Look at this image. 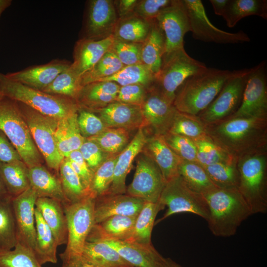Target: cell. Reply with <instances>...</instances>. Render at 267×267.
Here are the masks:
<instances>
[{
    "label": "cell",
    "instance_id": "obj_10",
    "mask_svg": "<svg viewBox=\"0 0 267 267\" xmlns=\"http://www.w3.org/2000/svg\"><path fill=\"white\" fill-rule=\"evenodd\" d=\"M95 198L89 195L78 202L63 204L68 239L64 251L60 255H81L88 236L95 224Z\"/></svg>",
    "mask_w": 267,
    "mask_h": 267
},
{
    "label": "cell",
    "instance_id": "obj_2",
    "mask_svg": "<svg viewBox=\"0 0 267 267\" xmlns=\"http://www.w3.org/2000/svg\"><path fill=\"white\" fill-rule=\"evenodd\" d=\"M203 196L209 208L208 227L216 236L234 235L242 222L252 215L238 189L216 188Z\"/></svg>",
    "mask_w": 267,
    "mask_h": 267
},
{
    "label": "cell",
    "instance_id": "obj_50",
    "mask_svg": "<svg viewBox=\"0 0 267 267\" xmlns=\"http://www.w3.org/2000/svg\"><path fill=\"white\" fill-rule=\"evenodd\" d=\"M163 135L168 146L179 158L197 163V149L193 140L170 132Z\"/></svg>",
    "mask_w": 267,
    "mask_h": 267
},
{
    "label": "cell",
    "instance_id": "obj_58",
    "mask_svg": "<svg viewBox=\"0 0 267 267\" xmlns=\"http://www.w3.org/2000/svg\"><path fill=\"white\" fill-rule=\"evenodd\" d=\"M62 261L61 267H96L82 255H59Z\"/></svg>",
    "mask_w": 267,
    "mask_h": 267
},
{
    "label": "cell",
    "instance_id": "obj_4",
    "mask_svg": "<svg viewBox=\"0 0 267 267\" xmlns=\"http://www.w3.org/2000/svg\"><path fill=\"white\" fill-rule=\"evenodd\" d=\"M0 93L57 120L76 113L79 109L74 99L32 88L8 79L0 72Z\"/></svg>",
    "mask_w": 267,
    "mask_h": 267
},
{
    "label": "cell",
    "instance_id": "obj_62",
    "mask_svg": "<svg viewBox=\"0 0 267 267\" xmlns=\"http://www.w3.org/2000/svg\"><path fill=\"white\" fill-rule=\"evenodd\" d=\"M11 3V0H0V17L3 12L10 6Z\"/></svg>",
    "mask_w": 267,
    "mask_h": 267
},
{
    "label": "cell",
    "instance_id": "obj_7",
    "mask_svg": "<svg viewBox=\"0 0 267 267\" xmlns=\"http://www.w3.org/2000/svg\"><path fill=\"white\" fill-rule=\"evenodd\" d=\"M206 65L190 56L184 47L165 53L154 86L173 103L176 92L190 76L206 69Z\"/></svg>",
    "mask_w": 267,
    "mask_h": 267
},
{
    "label": "cell",
    "instance_id": "obj_1",
    "mask_svg": "<svg viewBox=\"0 0 267 267\" xmlns=\"http://www.w3.org/2000/svg\"><path fill=\"white\" fill-rule=\"evenodd\" d=\"M206 127L213 141L237 159L267 150V119L229 117Z\"/></svg>",
    "mask_w": 267,
    "mask_h": 267
},
{
    "label": "cell",
    "instance_id": "obj_55",
    "mask_svg": "<svg viewBox=\"0 0 267 267\" xmlns=\"http://www.w3.org/2000/svg\"><path fill=\"white\" fill-rule=\"evenodd\" d=\"M79 150L93 173L107 158L98 145L89 139L85 138Z\"/></svg>",
    "mask_w": 267,
    "mask_h": 267
},
{
    "label": "cell",
    "instance_id": "obj_45",
    "mask_svg": "<svg viewBox=\"0 0 267 267\" xmlns=\"http://www.w3.org/2000/svg\"><path fill=\"white\" fill-rule=\"evenodd\" d=\"M237 161L202 166L215 185L221 189H238Z\"/></svg>",
    "mask_w": 267,
    "mask_h": 267
},
{
    "label": "cell",
    "instance_id": "obj_47",
    "mask_svg": "<svg viewBox=\"0 0 267 267\" xmlns=\"http://www.w3.org/2000/svg\"><path fill=\"white\" fill-rule=\"evenodd\" d=\"M118 155L108 157L93 173L90 193L95 198L107 194L112 183Z\"/></svg>",
    "mask_w": 267,
    "mask_h": 267
},
{
    "label": "cell",
    "instance_id": "obj_64",
    "mask_svg": "<svg viewBox=\"0 0 267 267\" xmlns=\"http://www.w3.org/2000/svg\"><path fill=\"white\" fill-rule=\"evenodd\" d=\"M3 96V95L1 93H0V98H1V97H2Z\"/></svg>",
    "mask_w": 267,
    "mask_h": 267
},
{
    "label": "cell",
    "instance_id": "obj_41",
    "mask_svg": "<svg viewBox=\"0 0 267 267\" xmlns=\"http://www.w3.org/2000/svg\"><path fill=\"white\" fill-rule=\"evenodd\" d=\"M130 136L127 130L106 128L99 134L87 139L94 142L107 157H110L120 154L126 148L130 142Z\"/></svg>",
    "mask_w": 267,
    "mask_h": 267
},
{
    "label": "cell",
    "instance_id": "obj_34",
    "mask_svg": "<svg viewBox=\"0 0 267 267\" xmlns=\"http://www.w3.org/2000/svg\"><path fill=\"white\" fill-rule=\"evenodd\" d=\"M81 255L96 267H134L116 250L99 241H87Z\"/></svg>",
    "mask_w": 267,
    "mask_h": 267
},
{
    "label": "cell",
    "instance_id": "obj_19",
    "mask_svg": "<svg viewBox=\"0 0 267 267\" xmlns=\"http://www.w3.org/2000/svg\"><path fill=\"white\" fill-rule=\"evenodd\" d=\"M99 241L114 249L134 267H160L164 258L152 244L143 245L110 238L90 231L87 241Z\"/></svg>",
    "mask_w": 267,
    "mask_h": 267
},
{
    "label": "cell",
    "instance_id": "obj_3",
    "mask_svg": "<svg viewBox=\"0 0 267 267\" xmlns=\"http://www.w3.org/2000/svg\"><path fill=\"white\" fill-rule=\"evenodd\" d=\"M234 72L207 67L190 76L178 89L174 106L180 112L198 115L212 103Z\"/></svg>",
    "mask_w": 267,
    "mask_h": 267
},
{
    "label": "cell",
    "instance_id": "obj_43",
    "mask_svg": "<svg viewBox=\"0 0 267 267\" xmlns=\"http://www.w3.org/2000/svg\"><path fill=\"white\" fill-rule=\"evenodd\" d=\"M168 132L195 140L208 135L206 125L197 116L177 110Z\"/></svg>",
    "mask_w": 267,
    "mask_h": 267
},
{
    "label": "cell",
    "instance_id": "obj_56",
    "mask_svg": "<svg viewBox=\"0 0 267 267\" xmlns=\"http://www.w3.org/2000/svg\"><path fill=\"white\" fill-rule=\"evenodd\" d=\"M172 0H138L134 13L147 20L155 19L159 12L169 5Z\"/></svg>",
    "mask_w": 267,
    "mask_h": 267
},
{
    "label": "cell",
    "instance_id": "obj_20",
    "mask_svg": "<svg viewBox=\"0 0 267 267\" xmlns=\"http://www.w3.org/2000/svg\"><path fill=\"white\" fill-rule=\"evenodd\" d=\"M71 62L56 58L45 64L29 66L23 70L8 73L9 79L28 87L43 90L60 74L66 70Z\"/></svg>",
    "mask_w": 267,
    "mask_h": 267
},
{
    "label": "cell",
    "instance_id": "obj_11",
    "mask_svg": "<svg viewBox=\"0 0 267 267\" xmlns=\"http://www.w3.org/2000/svg\"><path fill=\"white\" fill-rule=\"evenodd\" d=\"M251 70L252 68L234 70L212 103L197 115L205 125L224 120L237 110Z\"/></svg>",
    "mask_w": 267,
    "mask_h": 267
},
{
    "label": "cell",
    "instance_id": "obj_32",
    "mask_svg": "<svg viewBox=\"0 0 267 267\" xmlns=\"http://www.w3.org/2000/svg\"><path fill=\"white\" fill-rule=\"evenodd\" d=\"M153 20L144 19L134 13L119 18L113 34L114 40L142 43L150 31Z\"/></svg>",
    "mask_w": 267,
    "mask_h": 267
},
{
    "label": "cell",
    "instance_id": "obj_29",
    "mask_svg": "<svg viewBox=\"0 0 267 267\" xmlns=\"http://www.w3.org/2000/svg\"><path fill=\"white\" fill-rule=\"evenodd\" d=\"M165 52L164 36L154 19L147 37L141 44V62L155 76V78L160 71Z\"/></svg>",
    "mask_w": 267,
    "mask_h": 267
},
{
    "label": "cell",
    "instance_id": "obj_51",
    "mask_svg": "<svg viewBox=\"0 0 267 267\" xmlns=\"http://www.w3.org/2000/svg\"><path fill=\"white\" fill-rule=\"evenodd\" d=\"M142 43H134L114 40L110 48L124 66L141 63Z\"/></svg>",
    "mask_w": 267,
    "mask_h": 267
},
{
    "label": "cell",
    "instance_id": "obj_61",
    "mask_svg": "<svg viewBox=\"0 0 267 267\" xmlns=\"http://www.w3.org/2000/svg\"><path fill=\"white\" fill-rule=\"evenodd\" d=\"M160 267H182L180 265L171 259L163 258L160 265Z\"/></svg>",
    "mask_w": 267,
    "mask_h": 267
},
{
    "label": "cell",
    "instance_id": "obj_12",
    "mask_svg": "<svg viewBox=\"0 0 267 267\" xmlns=\"http://www.w3.org/2000/svg\"><path fill=\"white\" fill-rule=\"evenodd\" d=\"M188 16L193 38L207 43L221 44L249 42V37L243 31L229 33L221 30L209 20L200 0H182Z\"/></svg>",
    "mask_w": 267,
    "mask_h": 267
},
{
    "label": "cell",
    "instance_id": "obj_25",
    "mask_svg": "<svg viewBox=\"0 0 267 267\" xmlns=\"http://www.w3.org/2000/svg\"><path fill=\"white\" fill-rule=\"evenodd\" d=\"M120 86L111 81H97L81 89L76 99L79 108L93 111L116 101Z\"/></svg>",
    "mask_w": 267,
    "mask_h": 267
},
{
    "label": "cell",
    "instance_id": "obj_8",
    "mask_svg": "<svg viewBox=\"0 0 267 267\" xmlns=\"http://www.w3.org/2000/svg\"><path fill=\"white\" fill-rule=\"evenodd\" d=\"M17 102L44 162L49 169L58 173L64 159L58 151L55 138L59 120L45 116L22 103Z\"/></svg>",
    "mask_w": 267,
    "mask_h": 267
},
{
    "label": "cell",
    "instance_id": "obj_48",
    "mask_svg": "<svg viewBox=\"0 0 267 267\" xmlns=\"http://www.w3.org/2000/svg\"><path fill=\"white\" fill-rule=\"evenodd\" d=\"M0 267H42L33 253L17 244L10 250H0Z\"/></svg>",
    "mask_w": 267,
    "mask_h": 267
},
{
    "label": "cell",
    "instance_id": "obj_36",
    "mask_svg": "<svg viewBox=\"0 0 267 267\" xmlns=\"http://www.w3.org/2000/svg\"><path fill=\"white\" fill-rule=\"evenodd\" d=\"M256 15L267 18L266 0H228L222 15L227 27L232 28L242 18Z\"/></svg>",
    "mask_w": 267,
    "mask_h": 267
},
{
    "label": "cell",
    "instance_id": "obj_23",
    "mask_svg": "<svg viewBox=\"0 0 267 267\" xmlns=\"http://www.w3.org/2000/svg\"><path fill=\"white\" fill-rule=\"evenodd\" d=\"M91 112L100 118L106 128L129 131L144 127L140 106L115 101Z\"/></svg>",
    "mask_w": 267,
    "mask_h": 267
},
{
    "label": "cell",
    "instance_id": "obj_28",
    "mask_svg": "<svg viewBox=\"0 0 267 267\" xmlns=\"http://www.w3.org/2000/svg\"><path fill=\"white\" fill-rule=\"evenodd\" d=\"M29 176L30 187L36 192L38 197L54 199L62 204L68 203L58 175H54L41 164L29 168Z\"/></svg>",
    "mask_w": 267,
    "mask_h": 267
},
{
    "label": "cell",
    "instance_id": "obj_31",
    "mask_svg": "<svg viewBox=\"0 0 267 267\" xmlns=\"http://www.w3.org/2000/svg\"><path fill=\"white\" fill-rule=\"evenodd\" d=\"M77 112L58 121L55 138L58 151L64 158L72 152L79 150L85 140L79 128Z\"/></svg>",
    "mask_w": 267,
    "mask_h": 267
},
{
    "label": "cell",
    "instance_id": "obj_54",
    "mask_svg": "<svg viewBox=\"0 0 267 267\" xmlns=\"http://www.w3.org/2000/svg\"><path fill=\"white\" fill-rule=\"evenodd\" d=\"M66 158L79 177L85 189L90 194L89 189L93 173L89 167L80 151L72 152Z\"/></svg>",
    "mask_w": 267,
    "mask_h": 267
},
{
    "label": "cell",
    "instance_id": "obj_53",
    "mask_svg": "<svg viewBox=\"0 0 267 267\" xmlns=\"http://www.w3.org/2000/svg\"><path fill=\"white\" fill-rule=\"evenodd\" d=\"M150 88L140 84L120 86L116 101L141 106Z\"/></svg>",
    "mask_w": 267,
    "mask_h": 267
},
{
    "label": "cell",
    "instance_id": "obj_9",
    "mask_svg": "<svg viewBox=\"0 0 267 267\" xmlns=\"http://www.w3.org/2000/svg\"><path fill=\"white\" fill-rule=\"evenodd\" d=\"M158 201L167 206V210L155 224L182 213L195 214L206 221L209 217L208 206L203 195L190 189L178 174L166 182Z\"/></svg>",
    "mask_w": 267,
    "mask_h": 267
},
{
    "label": "cell",
    "instance_id": "obj_63",
    "mask_svg": "<svg viewBox=\"0 0 267 267\" xmlns=\"http://www.w3.org/2000/svg\"><path fill=\"white\" fill-rule=\"evenodd\" d=\"M5 193H7V192L0 178V195Z\"/></svg>",
    "mask_w": 267,
    "mask_h": 267
},
{
    "label": "cell",
    "instance_id": "obj_38",
    "mask_svg": "<svg viewBox=\"0 0 267 267\" xmlns=\"http://www.w3.org/2000/svg\"><path fill=\"white\" fill-rule=\"evenodd\" d=\"M136 217L116 215L95 224L91 231L110 238L126 240L131 235Z\"/></svg>",
    "mask_w": 267,
    "mask_h": 267
},
{
    "label": "cell",
    "instance_id": "obj_17",
    "mask_svg": "<svg viewBox=\"0 0 267 267\" xmlns=\"http://www.w3.org/2000/svg\"><path fill=\"white\" fill-rule=\"evenodd\" d=\"M38 198L36 192L30 187L12 199L17 243L30 250L33 253L36 241L35 211Z\"/></svg>",
    "mask_w": 267,
    "mask_h": 267
},
{
    "label": "cell",
    "instance_id": "obj_49",
    "mask_svg": "<svg viewBox=\"0 0 267 267\" xmlns=\"http://www.w3.org/2000/svg\"><path fill=\"white\" fill-rule=\"evenodd\" d=\"M69 68L57 76L53 81L42 91L49 94L63 96L76 100L82 88L79 84V79L72 74Z\"/></svg>",
    "mask_w": 267,
    "mask_h": 267
},
{
    "label": "cell",
    "instance_id": "obj_30",
    "mask_svg": "<svg viewBox=\"0 0 267 267\" xmlns=\"http://www.w3.org/2000/svg\"><path fill=\"white\" fill-rule=\"evenodd\" d=\"M35 214L36 234L33 254L42 266L47 263L55 264L58 246L56 238L36 207Z\"/></svg>",
    "mask_w": 267,
    "mask_h": 267
},
{
    "label": "cell",
    "instance_id": "obj_33",
    "mask_svg": "<svg viewBox=\"0 0 267 267\" xmlns=\"http://www.w3.org/2000/svg\"><path fill=\"white\" fill-rule=\"evenodd\" d=\"M0 178L7 193L13 198L30 187L29 168L23 161L0 162Z\"/></svg>",
    "mask_w": 267,
    "mask_h": 267
},
{
    "label": "cell",
    "instance_id": "obj_57",
    "mask_svg": "<svg viewBox=\"0 0 267 267\" xmlns=\"http://www.w3.org/2000/svg\"><path fill=\"white\" fill-rule=\"evenodd\" d=\"M22 161L16 148L0 130V162L9 163Z\"/></svg>",
    "mask_w": 267,
    "mask_h": 267
},
{
    "label": "cell",
    "instance_id": "obj_22",
    "mask_svg": "<svg viewBox=\"0 0 267 267\" xmlns=\"http://www.w3.org/2000/svg\"><path fill=\"white\" fill-rule=\"evenodd\" d=\"M145 201L125 194H107L95 198L94 220L98 224L116 215L137 217Z\"/></svg>",
    "mask_w": 267,
    "mask_h": 267
},
{
    "label": "cell",
    "instance_id": "obj_37",
    "mask_svg": "<svg viewBox=\"0 0 267 267\" xmlns=\"http://www.w3.org/2000/svg\"><path fill=\"white\" fill-rule=\"evenodd\" d=\"M12 199L7 193L0 195V250L12 249L17 243Z\"/></svg>",
    "mask_w": 267,
    "mask_h": 267
},
{
    "label": "cell",
    "instance_id": "obj_60",
    "mask_svg": "<svg viewBox=\"0 0 267 267\" xmlns=\"http://www.w3.org/2000/svg\"><path fill=\"white\" fill-rule=\"evenodd\" d=\"M228 0H210L215 13L219 16L222 15Z\"/></svg>",
    "mask_w": 267,
    "mask_h": 267
},
{
    "label": "cell",
    "instance_id": "obj_16",
    "mask_svg": "<svg viewBox=\"0 0 267 267\" xmlns=\"http://www.w3.org/2000/svg\"><path fill=\"white\" fill-rule=\"evenodd\" d=\"M118 18L113 0H89L80 39L99 40L112 36Z\"/></svg>",
    "mask_w": 267,
    "mask_h": 267
},
{
    "label": "cell",
    "instance_id": "obj_39",
    "mask_svg": "<svg viewBox=\"0 0 267 267\" xmlns=\"http://www.w3.org/2000/svg\"><path fill=\"white\" fill-rule=\"evenodd\" d=\"M178 174L190 189L202 195L218 188L203 167L196 162L181 160L178 167Z\"/></svg>",
    "mask_w": 267,
    "mask_h": 267
},
{
    "label": "cell",
    "instance_id": "obj_15",
    "mask_svg": "<svg viewBox=\"0 0 267 267\" xmlns=\"http://www.w3.org/2000/svg\"><path fill=\"white\" fill-rule=\"evenodd\" d=\"M155 20L164 36L165 53L183 47L184 37L190 32V26L182 0H172Z\"/></svg>",
    "mask_w": 267,
    "mask_h": 267
},
{
    "label": "cell",
    "instance_id": "obj_52",
    "mask_svg": "<svg viewBox=\"0 0 267 267\" xmlns=\"http://www.w3.org/2000/svg\"><path fill=\"white\" fill-rule=\"evenodd\" d=\"M77 122L81 134L86 139L99 134L106 128L97 115L84 109L78 111Z\"/></svg>",
    "mask_w": 267,
    "mask_h": 267
},
{
    "label": "cell",
    "instance_id": "obj_42",
    "mask_svg": "<svg viewBox=\"0 0 267 267\" xmlns=\"http://www.w3.org/2000/svg\"><path fill=\"white\" fill-rule=\"evenodd\" d=\"M58 173L68 203L78 202L91 195L85 189L79 177L73 170L66 158L62 161Z\"/></svg>",
    "mask_w": 267,
    "mask_h": 267
},
{
    "label": "cell",
    "instance_id": "obj_24",
    "mask_svg": "<svg viewBox=\"0 0 267 267\" xmlns=\"http://www.w3.org/2000/svg\"><path fill=\"white\" fill-rule=\"evenodd\" d=\"M147 138L143 128L138 129L128 145L119 154L115 166L113 181L106 195L126 193L127 176L132 169L134 161L142 151Z\"/></svg>",
    "mask_w": 267,
    "mask_h": 267
},
{
    "label": "cell",
    "instance_id": "obj_44",
    "mask_svg": "<svg viewBox=\"0 0 267 267\" xmlns=\"http://www.w3.org/2000/svg\"><path fill=\"white\" fill-rule=\"evenodd\" d=\"M193 141L197 149V163L202 166L237 161L236 158L215 143L208 135Z\"/></svg>",
    "mask_w": 267,
    "mask_h": 267
},
{
    "label": "cell",
    "instance_id": "obj_14",
    "mask_svg": "<svg viewBox=\"0 0 267 267\" xmlns=\"http://www.w3.org/2000/svg\"><path fill=\"white\" fill-rule=\"evenodd\" d=\"M137 156L134 178L126 193L145 202H158L166 182L160 169L148 155L141 151Z\"/></svg>",
    "mask_w": 267,
    "mask_h": 267
},
{
    "label": "cell",
    "instance_id": "obj_18",
    "mask_svg": "<svg viewBox=\"0 0 267 267\" xmlns=\"http://www.w3.org/2000/svg\"><path fill=\"white\" fill-rule=\"evenodd\" d=\"M140 107L144 127L150 128L153 134L164 135L168 132L177 109L154 86Z\"/></svg>",
    "mask_w": 267,
    "mask_h": 267
},
{
    "label": "cell",
    "instance_id": "obj_46",
    "mask_svg": "<svg viewBox=\"0 0 267 267\" xmlns=\"http://www.w3.org/2000/svg\"><path fill=\"white\" fill-rule=\"evenodd\" d=\"M124 67L115 54L110 50L107 51L89 70L79 79L81 87L111 76Z\"/></svg>",
    "mask_w": 267,
    "mask_h": 267
},
{
    "label": "cell",
    "instance_id": "obj_27",
    "mask_svg": "<svg viewBox=\"0 0 267 267\" xmlns=\"http://www.w3.org/2000/svg\"><path fill=\"white\" fill-rule=\"evenodd\" d=\"M35 206L52 231L58 246L66 244L68 229L62 203L50 198L38 197Z\"/></svg>",
    "mask_w": 267,
    "mask_h": 267
},
{
    "label": "cell",
    "instance_id": "obj_6",
    "mask_svg": "<svg viewBox=\"0 0 267 267\" xmlns=\"http://www.w3.org/2000/svg\"><path fill=\"white\" fill-rule=\"evenodd\" d=\"M0 130L28 168L44 164V160L34 142L17 101L4 95L0 98Z\"/></svg>",
    "mask_w": 267,
    "mask_h": 267
},
{
    "label": "cell",
    "instance_id": "obj_13",
    "mask_svg": "<svg viewBox=\"0 0 267 267\" xmlns=\"http://www.w3.org/2000/svg\"><path fill=\"white\" fill-rule=\"evenodd\" d=\"M266 65V61H263L252 68L241 104L237 110L228 118L267 119Z\"/></svg>",
    "mask_w": 267,
    "mask_h": 267
},
{
    "label": "cell",
    "instance_id": "obj_21",
    "mask_svg": "<svg viewBox=\"0 0 267 267\" xmlns=\"http://www.w3.org/2000/svg\"><path fill=\"white\" fill-rule=\"evenodd\" d=\"M113 36L99 40L80 39L74 45L73 61L69 69L78 79L91 69L108 50L114 42Z\"/></svg>",
    "mask_w": 267,
    "mask_h": 267
},
{
    "label": "cell",
    "instance_id": "obj_35",
    "mask_svg": "<svg viewBox=\"0 0 267 267\" xmlns=\"http://www.w3.org/2000/svg\"><path fill=\"white\" fill-rule=\"evenodd\" d=\"M165 206L159 201L145 202L137 216L133 232L126 240L143 245L151 244V233L158 213Z\"/></svg>",
    "mask_w": 267,
    "mask_h": 267
},
{
    "label": "cell",
    "instance_id": "obj_59",
    "mask_svg": "<svg viewBox=\"0 0 267 267\" xmlns=\"http://www.w3.org/2000/svg\"><path fill=\"white\" fill-rule=\"evenodd\" d=\"M137 0H119L114 1L118 18L134 13Z\"/></svg>",
    "mask_w": 267,
    "mask_h": 267
},
{
    "label": "cell",
    "instance_id": "obj_26",
    "mask_svg": "<svg viewBox=\"0 0 267 267\" xmlns=\"http://www.w3.org/2000/svg\"><path fill=\"white\" fill-rule=\"evenodd\" d=\"M142 151L156 164L166 182L178 174L181 159L170 148L163 135L153 134L147 137Z\"/></svg>",
    "mask_w": 267,
    "mask_h": 267
},
{
    "label": "cell",
    "instance_id": "obj_5",
    "mask_svg": "<svg viewBox=\"0 0 267 267\" xmlns=\"http://www.w3.org/2000/svg\"><path fill=\"white\" fill-rule=\"evenodd\" d=\"M267 165L266 151L255 153L237 159L238 190L252 215L265 213L267 210Z\"/></svg>",
    "mask_w": 267,
    "mask_h": 267
},
{
    "label": "cell",
    "instance_id": "obj_40",
    "mask_svg": "<svg viewBox=\"0 0 267 267\" xmlns=\"http://www.w3.org/2000/svg\"><path fill=\"white\" fill-rule=\"evenodd\" d=\"M98 81L113 82L120 86L140 84L150 88L155 84V76L143 64L138 63L124 66L114 75Z\"/></svg>",
    "mask_w": 267,
    "mask_h": 267
}]
</instances>
